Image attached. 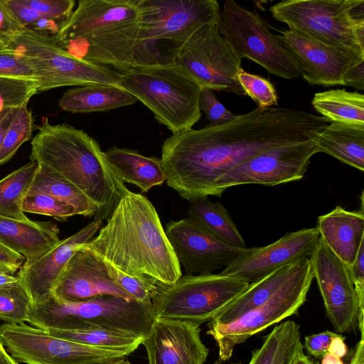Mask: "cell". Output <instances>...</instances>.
<instances>
[{
  "mask_svg": "<svg viewBox=\"0 0 364 364\" xmlns=\"http://www.w3.org/2000/svg\"><path fill=\"white\" fill-rule=\"evenodd\" d=\"M51 294L63 302H79L102 295L134 299L110 277L104 263L83 249L70 259Z\"/></svg>",
  "mask_w": 364,
  "mask_h": 364,
  "instance_id": "21",
  "label": "cell"
},
{
  "mask_svg": "<svg viewBox=\"0 0 364 364\" xmlns=\"http://www.w3.org/2000/svg\"><path fill=\"white\" fill-rule=\"evenodd\" d=\"M155 318L152 303L112 295L63 302L50 294L43 301L31 304L27 322L45 331L103 328L144 337Z\"/></svg>",
  "mask_w": 364,
  "mask_h": 364,
  "instance_id": "6",
  "label": "cell"
},
{
  "mask_svg": "<svg viewBox=\"0 0 364 364\" xmlns=\"http://www.w3.org/2000/svg\"><path fill=\"white\" fill-rule=\"evenodd\" d=\"M337 334L330 331H325L307 336L304 338L303 346L310 355L315 358H321L327 353L332 338Z\"/></svg>",
  "mask_w": 364,
  "mask_h": 364,
  "instance_id": "46",
  "label": "cell"
},
{
  "mask_svg": "<svg viewBox=\"0 0 364 364\" xmlns=\"http://www.w3.org/2000/svg\"><path fill=\"white\" fill-rule=\"evenodd\" d=\"M321 358V364H344L341 358L329 353H326Z\"/></svg>",
  "mask_w": 364,
  "mask_h": 364,
  "instance_id": "56",
  "label": "cell"
},
{
  "mask_svg": "<svg viewBox=\"0 0 364 364\" xmlns=\"http://www.w3.org/2000/svg\"><path fill=\"white\" fill-rule=\"evenodd\" d=\"M4 5L23 28L55 36L61 26L43 17L22 0H2Z\"/></svg>",
  "mask_w": 364,
  "mask_h": 364,
  "instance_id": "38",
  "label": "cell"
},
{
  "mask_svg": "<svg viewBox=\"0 0 364 364\" xmlns=\"http://www.w3.org/2000/svg\"><path fill=\"white\" fill-rule=\"evenodd\" d=\"M343 85L364 90V60L350 68L343 76Z\"/></svg>",
  "mask_w": 364,
  "mask_h": 364,
  "instance_id": "49",
  "label": "cell"
},
{
  "mask_svg": "<svg viewBox=\"0 0 364 364\" xmlns=\"http://www.w3.org/2000/svg\"><path fill=\"white\" fill-rule=\"evenodd\" d=\"M0 364H18V361L9 355L0 341Z\"/></svg>",
  "mask_w": 364,
  "mask_h": 364,
  "instance_id": "54",
  "label": "cell"
},
{
  "mask_svg": "<svg viewBox=\"0 0 364 364\" xmlns=\"http://www.w3.org/2000/svg\"><path fill=\"white\" fill-rule=\"evenodd\" d=\"M22 210L23 213L51 216L60 221H65L75 215L71 206L43 193H28L23 201Z\"/></svg>",
  "mask_w": 364,
  "mask_h": 364,
  "instance_id": "39",
  "label": "cell"
},
{
  "mask_svg": "<svg viewBox=\"0 0 364 364\" xmlns=\"http://www.w3.org/2000/svg\"><path fill=\"white\" fill-rule=\"evenodd\" d=\"M24 262L23 257L0 243V274H14Z\"/></svg>",
  "mask_w": 364,
  "mask_h": 364,
  "instance_id": "48",
  "label": "cell"
},
{
  "mask_svg": "<svg viewBox=\"0 0 364 364\" xmlns=\"http://www.w3.org/2000/svg\"><path fill=\"white\" fill-rule=\"evenodd\" d=\"M37 92L34 80L0 77V112L28 105Z\"/></svg>",
  "mask_w": 364,
  "mask_h": 364,
  "instance_id": "36",
  "label": "cell"
},
{
  "mask_svg": "<svg viewBox=\"0 0 364 364\" xmlns=\"http://www.w3.org/2000/svg\"><path fill=\"white\" fill-rule=\"evenodd\" d=\"M309 258L334 329L341 333L354 331L364 309L360 307L349 267L321 238Z\"/></svg>",
  "mask_w": 364,
  "mask_h": 364,
  "instance_id": "16",
  "label": "cell"
},
{
  "mask_svg": "<svg viewBox=\"0 0 364 364\" xmlns=\"http://www.w3.org/2000/svg\"><path fill=\"white\" fill-rule=\"evenodd\" d=\"M112 364H131L130 362L126 359H124L122 360H120L119 362H116Z\"/></svg>",
  "mask_w": 364,
  "mask_h": 364,
  "instance_id": "58",
  "label": "cell"
},
{
  "mask_svg": "<svg viewBox=\"0 0 364 364\" xmlns=\"http://www.w3.org/2000/svg\"><path fill=\"white\" fill-rule=\"evenodd\" d=\"M313 140L318 152L364 171V124L333 122Z\"/></svg>",
  "mask_w": 364,
  "mask_h": 364,
  "instance_id": "26",
  "label": "cell"
},
{
  "mask_svg": "<svg viewBox=\"0 0 364 364\" xmlns=\"http://www.w3.org/2000/svg\"><path fill=\"white\" fill-rule=\"evenodd\" d=\"M200 325L156 318L141 344L149 364H204L209 354L203 343Z\"/></svg>",
  "mask_w": 364,
  "mask_h": 364,
  "instance_id": "20",
  "label": "cell"
},
{
  "mask_svg": "<svg viewBox=\"0 0 364 364\" xmlns=\"http://www.w3.org/2000/svg\"><path fill=\"white\" fill-rule=\"evenodd\" d=\"M164 230L186 274L224 269L249 249L225 244L188 217L169 221Z\"/></svg>",
  "mask_w": 364,
  "mask_h": 364,
  "instance_id": "17",
  "label": "cell"
},
{
  "mask_svg": "<svg viewBox=\"0 0 364 364\" xmlns=\"http://www.w3.org/2000/svg\"><path fill=\"white\" fill-rule=\"evenodd\" d=\"M269 10L289 30L364 60L363 0H284Z\"/></svg>",
  "mask_w": 364,
  "mask_h": 364,
  "instance_id": "8",
  "label": "cell"
},
{
  "mask_svg": "<svg viewBox=\"0 0 364 364\" xmlns=\"http://www.w3.org/2000/svg\"><path fill=\"white\" fill-rule=\"evenodd\" d=\"M249 285L242 278L220 272L185 274L171 285H162L151 303L156 318L200 325L211 321Z\"/></svg>",
  "mask_w": 364,
  "mask_h": 364,
  "instance_id": "10",
  "label": "cell"
},
{
  "mask_svg": "<svg viewBox=\"0 0 364 364\" xmlns=\"http://www.w3.org/2000/svg\"><path fill=\"white\" fill-rule=\"evenodd\" d=\"M138 6L134 68L173 64L193 35L220 14L215 0H138Z\"/></svg>",
  "mask_w": 364,
  "mask_h": 364,
  "instance_id": "5",
  "label": "cell"
},
{
  "mask_svg": "<svg viewBox=\"0 0 364 364\" xmlns=\"http://www.w3.org/2000/svg\"><path fill=\"white\" fill-rule=\"evenodd\" d=\"M38 170V164L30 161L0 180V216L18 220L29 219L22 207Z\"/></svg>",
  "mask_w": 364,
  "mask_h": 364,
  "instance_id": "31",
  "label": "cell"
},
{
  "mask_svg": "<svg viewBox=\"0 0 364 364\" xmlns=\"http://www.w3.org/2000/svg\"><path fill=\"white\" fill-rule=\"evenodd\" d=\"M345 336L337 334L332 338L330 345L328 346L327 353H329L339 358H342L347 354V346L344 341Z\"/></svg>",
  "mask_w": 364,
  "mask_h": 364,
  "instance_id": "51",
  "label": "cell"
},
{
  "mask_svg": "<svg viewBox=\"0 0 364 364\" xmlns=\"http://www.w3.org/2000/svg\"><path fill=\"white\" fill-rule=\"evenodd\" d=\"M320 239L316 227L288 232L269 245L249 247L220 273L237 277L252 284L277 269L309 257Z\"/></svg>",
  "mask_w": 364,
  "mask_h": 364,
  "instance_id": "18",
  "label": "cell"
},
{
  "mask_svg": "<svg viewBox=\"0 0 364 364\" xmlns=\"http://www.w3.org/2000/svg\"><path fill=\"white\" fill-rule=\"evenodd\" d=\"M217 23L207 24L197 31L173 63L202 88L246 95L237 80L242 59L220 33Z\"/></svg>",
  "mask_w": 364,
  "mask_h": 364,
  "instance_id": "14",
  "label": "cell"
},
{
  "mask_svg": "<svg viewBox=\"0 0 364 364\" xmlns=\"http://www.w3.org/2000/svg\"><path fill=\"white\" fill-rule=\"evenodd\" d=\"M314 279L309 258L300 261L291 277L263 304L222 323L209 321L207 333L215 340L219 358L226 361L235 347L282 320L296 314L306 301Z\"/></svg>",
  "mask_w": 364,
  "mask_h": 364,
  "instance_id": "11",
  "label": "cell"
},
{
  "mask_svg": "<svg viewBox=\"0 0 364 364\" xmlns=\"http://www.w3.org/2000/svg\"><path fill=\"white\" fill-rule=\"evenodd\" d=\"M30 161L82 192L97 208L94 220H107L127 188L97 141L69 124H51L46 119L31 141Z\"/></svg>",
  "mask_w": 364,
  "mask_h": 364,
  "instance_id": "3",
  "label": "cell"
},
{
  "mask_svg": "<svg viewBox=\"0 0 364 364\" xmlns=\"http://www.w3.org/2000/svg\"><path fill=\"white\" fill-rule=\"evenodd\" d=\"M139 27L138 0H80L54 36L73 56L122 73L134 68Z\"/></svg>",
  "mask_w": 364,
  "mask_h": 364,
  "instance_id": "4",
  "label": "cell"
},
{
  "mask_svg": "<svg viewBox=\"0 0 364 364\" xmlns=\"http://www.w3.org/2000/svg\"><path fill=\"white\" fill-rule=\"evenodd\" d=\"M21 29H23L21 26L6 8L2 0H0V35L6 41V38L9 33Z\"/></svg>",
  "mask_w": 364,
  "mask_h": 364,
  "instance_id": "50",
  "label": "cell"
},
{
  "mask_svg": "<svg viewBox=\"0 0 364 364\" xmlns=\"http://www.w3.org/2000/svg\"><path fill=\"white\" fill-rule=\"evenodd\" d=\"M276 36L296 63L301 76L313 85H343L345 73L364 60L290 30Z\"/></svg>",
  "mask_w": 364,
  "mask_h": 364,
  "instance_id": "19",
  "label": "cell"
},
{
  "mask_svg": "<svg viewBox=\"0 0 364 364\" xmlns=\"http://www.w3.org/2000/svg\"><path fill=\"white\" fill-rule=\"evenodd\" d=\"M102 225L103 221L94 220L76 233L60 240L36 261L22 264L17 276L26 289L31 304L43 301L52 294L70 259L82 245L94 237Z\"/></svg>",
  "mask_w": 364,
  "mask_h": 364,
  "instance_id": "22",
  "label": "cell"
},
{
  "mask_svg": "<svg viewBox=\"0 0 364 364\" xmlns=\"http://www.w3.org/2000/svg\"><path fill=\"white\" fill-rule=\"evenodd\" d=\"M103 154L111 170L122 181L136 186L143 193L166 181L160 158L117 146L108 149Z\"/></svg>",
  "mask_w": 364,
  "mask_h": 364,
  "instance_id": "25",
  "label": "cell"
},
{
  "mask_svg": "<svg viewBox=\"0 0 364 364\" xmlns=\"http://www.w3.org/2000/svg\"><path fill=\"white\" fill-rule=\"evenodd\" d=\"M137 100L113 85H90L70 89L58 101L59 107L71 113L106 112L133 105Z\"/></svg>",
  "mask_w": 364,
  "mask_h": 364,
  "instance_id": "27",
  "label": "cell"
},
{
  "mask_svg": "<svg viewBox=\"0 0 364 364\" xmlns=\"http://www.w3.org/2000/svg\"><path fill=\"white\" fill-rule=\"evenodd\" d=\"M0 77L36 80L26 61L6 43L0 44Z\"/></svg>",
  "mask_w": 364,
  "mask_h": 364,
  "instance_id": "42",
  "label": "cell"
},
{
  "mask_svg": "<svg viewBox=\"0 0 364 364\" xmlns=\"http://www.w3.org/2000/svg\"><path fill=\"white\" fill-rule=\"evenodd\" d=\"M9 110L10 109H7V110L0 112V122L2 121V119L4 118V117L6 115V114L9 112Z\"/></svg>",
  "mask_w": 364,
  "mask_h": 364,
  "instance_id": "57",
  "label": "cell"
},
{
  "mask_svg": "<svg viewBox=\"0 0 364 364\" xmlns=\"http://www.w3.org/2000/svg\"><path fill=\"white\" fill-rule=\"evenodd\" d=\"M213 364H220V363L219 362H215Z\"/></svg>",
  "mask_w": 364,
  "mask_h": 364,
  "instance_id": "61",
  "label": "cell"
},
{
  "mask_svg": "<svg viewBox=\"0 0 364 364\" xmlns=\"http://www.w3.org/2000/svg\"><path fill=\"white\" fill-rule=\"evenodd\" d=\"M290 364H318L304 353L301 341L298 344Z\"/></svg>",
  "mask_w": 364,
  "mask_h": 364,
  "instance_id": "52",
  "label": "cell"
},
{
  "mask_svg": "<svg viewBox=\"0 0 364 364\" xmlns=\"http://www.w3.org/2000/svg\"><path fill=\"white\" fill-rule=\"evenodd\" d=\"M331 122L287 107H257L217 126L172 134L161 146L168 186L191 203L215 196L229 171L272 148L314 139Z\"/></svg>",
  "mask_w": 364,
  "mask_h": 364,
  "instance_id": "1",
  "label": "cell"
},
{
  "mask_svg": "<svg viewBox=\"0 0 364 364\" xmlns=\"http://www.w3.org/2000/svg\"><path fill=\"white\" fill-rule=\"evenodd\" d=\"M17 275L9 274H0V287L19 281Z\"/></svg>",
  "mask_w": 364,
  "mask_h": 364,
  "instance_id": "55",
  "label": "cell"
},
{
  "mask_svg": "<svg viewBox=\"0 0 364 364\" xmlns=\"http://www.w3.org/2000/svg\"><path fill=\"white\" fill-rule=\"evenodd\" d=\"M31 306L29 295L20 280L0 287L1 321L6 323H24L28 321Z\"/></svg>",
  "mask_w": 364,
  "mask_h": 364,
  "instance_id": "34",
  "label": "cell"
},
{
  "mask_svg": "<svg viewBox=\"0 0 364 364\" xmlns=\"http://www.w3.org/2000/svg\"><path fill=\"white\" fill-rule=\"evenodd\" d=\"M0 341L14 358L26 364H112L129 355L58 338L25 323L0 325Z\"/></svg>",
  "mask_w": 364,
  "mask_h": 364,
  "instance_id": "13",
  "label": "cell"
},
{
  "mask_svg": "<svg viewBox=\"0 0 364 364\" xmlns=\"http://www.w3.org/2000/svg\"><path fill=\"white\" fill-rule=\"evenodd\" d=\"M60 230L52 221L18 220L0 216V243L31 264L60 240Z\"/></svg>",
  "mask_w": 364,
  "mask_h": 364,
  "instance_id": "24",
  "label": "cell"
},
{
  "mask_svg": "<svg viewBox=\"0 0 364 364\" xmlns=\"http://www.w3.org/2000/svg\"><path fill=\"white\" fill-rule=\"evenodd\" d=\"M6 45L30 67L38 92L66 86L117 85L119 79V72L70 54L50 34L23 28L9 33Z\"/></svg>",
  "mask_w": 364,
  "mask_h": 364,
  "instance_id": "9",
  "label": "cell"
},
{
  "mask_svg": "<svg viewBox=\"0 0 364 364\" xmlns=\"http://www.w3.org/2000/svg\"><path fill=\"white\" fill-rule=\"evenodd\" d=\"M230 364H241L240 363H230Z\"/></svg>",
  "mask_w": 364,
  "mask_h": 364,
  "instance_id": "60",
  "label": "cell"
},
{
  "mask_svg": "<svg viewBox=\"0 0 364 364\" xmlns=\"http://www.w3.org/2000/svg\"><path fill=\"white\" fill-rule=\"evenodd\" d=\"M28 193H43L53 196L71 206L75 215L92 217L97 210L96 205L76 186L39 166Z\"/></svg>",
  "mask_w": 364,
  "mask_h": 364,
  "instance_id": "33",
  "label": "cell"
},
{
  "mask_svg": "<svg viewBox=\"0 0 364 364\" xmlns=\"http://www.w3.org/2000/svg\"><path fill=\"white\" fill-rule=\"evenodd\" d=\"M199 107L205 113L209 124L227 123L236 117L218 100L213 90L203 87L199 96Z\"/></svg>",
  "mask_w": 364,
  "mask_h": 364,
  "instance_id": "43",
  "label": "cell"
},
{
  "mask_svg": "<svg viewBox=\"0 0 364 364\" xmlns=\"http://www.w3.org/2000/svg\"><path fill=\"white\" fill-rule=\"evenodd\" d=\"M301 341L300 326L294 321H286L285 329L272 364H290Z\"/></svg>",
  "mask_w": 364,
  "mask_h": 364,
  "instance_id": "44",
  "label": "cell"
},
{
  "mask_svg": "<svg viewBox=\"0 0 364 364\" xmlns=\"http://www.w3.org/2000/svg\"><path fill=\"white\" fill-rule=\"evenodd\" d=\"M318 152L312 139L266 150L226 173L215 184V196L240 185L272 186L301 180L311 158Z\"/></svg>",
  "mask_w": 364,
  "mask_h": 364,
  "instance_id": "15",
  "label": "cell"
},
{
  "mask_svg": "<svg viewBox=\"0 0 364 364\" xmlns=\"http://www.w3.org/2000/svg\"><path fill=\"white\" fill-rule=\"evenodd\" d=\"M359 210L349 211L336 206L318 218L316 229L331 250L348 267L364 242L363 192Z\"/></svg>",
  "mask_w": 364,
  "mask_h": 364,
  "instance_id": "23",
  "label": "cell"
},
{
  "mask_svg": "<svg viewBox=\"0 0 364 364\" xmlns=\"http://www.w3.org/2000/svg\"><path fill=\"white\" fill-rule=\"evenodd\" d=\"M117 85L139 100L172 134L193 129L200 117L202 87L174 63L119 73Z\"/></svg>",
  "mask_w": 364,
  "mask_h": 364,
  "instance_id": "7",
  "label": "cell"
},
{
  "mask_svg": "<svg viewBox=\"0 0 364 364\" xmlns=\"http://www.w3.org/2000/svg\"><path fill=\"white\" fill-rule=\"evenodd\" d=\"M33 118L27 105L20 107L4 137L0 149V166L9 161L19 147L32 136Z\"/></svg>",
  "mask_w": 364,
  "mask_h": 364,
  "instance_id": "35",
  "label": "cell"
},
{
  "mask_svg": "<svg viewBox=\"0 0 364 364\" xmlns=\"http://www.w3.org/2000/svg\"><path fill=\"white\" fill-rule=\"evenodd\" d=\"M237 80L245 95L255 100L259 107L267 108L278 105L276 90L269 80L242 68L238 73Z\"/></svg>",
  "mask_w": 364,
  "mask_h": 364,
  "instance_id": "40",
  "label": "cell"
},
{
  "mask_svg": "<svg viewBox=\"0 0 364 364\" xmlns=\"http://www.w3.org/2000/svg\"><path fill=\"white\" fill-rule=\"evenodd\" d=\"M106 221L79 249L121 273L149 277L164 285L182 276L158 213L146 196L127 188Z\"/></svg>",
  "mask_w": 364,
  "mask_h": 364,
  "instance_id": "2",
  "label": "cell"
},
{
  "mask_svg": "<svg viewBox=\"0 0 364 364\" xmlns=\"http://www.w3.org/2000/svg\"><path fill=\"white\" fill-rule=\"evenodd\" d=\"M286 326V321L274 326L264 338L262 345L252 351L248 364H272L281 338Z\"/></svg>",
  "mask_w": 364,
  "mask_h": 364,
  "instance_id": "45",
  "label": "cell"
},
{
  "mask_svg": "<svg viewBox=\"0 0 364 364\" xmlns=\"http://www.w3.org/2000/svg\"><path fill=\"white\" fill-rule=\"evenodd\" d=\"M349 269L360 307L364 309V242L360 245L355 259Z\"/></svg>",
  "mask_w": 364,
  "mask_h": 364,
  "instance_id": "47",
  "label": "cell"
},
{
  "mask_svg": "<svg viewBox=\"0 0 364 364\" xmlns=\"http://www.w3.org/2000/svg\"><path fill=\"white\" fill-rule=\"evenodd\" d=\"M46 331L58 338L98 348L123 351L129 355L139 348L144 338L129 332L103 328L77 331L49 329Z\"/></svg>",
  "mask_w": 364,
  "mask_h": 364,
  "instance_id": "32",
  "label": "cell"
},
{
  "mask_svg": "<svg viewBox=\"0 0 364 364\" xmlns=\"http://www.w3.org/2000/svg\"><path fill=\"white\" fill-rule=\"evenodd\" d=\"M188 218L208 232L230 246L246 247L245 242L225 208L219 202L208 198L191 203Z\"/></svg>",
  "mask_w": 364,
  "mask_h": 364,
  "instance_id": "30",
  "label": "cell"
},
{
  "mask_svg": "<svg viewBox=\"0 0 364 364\" xmlns=\"http://www.w3.org/2000/svg\"><path fill=\"white\" fill-rule=\"evenodd\" d=\"M301 260L277 269L262 279L250 284L240 296L210 321L215 323L231 321L263 304L291 277Z\"/></svg>",
  "mask_w": 364,
  "mask_h": 364,
  "instance_id": "28",
  "label": "cell"
},
{
  "mask_svg": "<svg viewBox=\"0 0 364 364\" xmlns=\"http://www.w3.org/2000/svg\"><path fill=\"white\" fill-rule=\"evenodd\" d=\"M6 43L5 38L0 35V44Z\"/></svg>",
  "mask_w": 364,
  "mask_h": 364,
  "instance_id": "59",
  "label": "cell"
},
{
  "mask_svg": "<svg viewBox=\"0 0 364 364\" xmlns=\"http://www.w3.org/2000/svg\"><path fill=\"white\" fill-rule=\"evenodd\" d=\"M18 109L19 108L10 109L2 119V121L0 122V149L7 129L14 118L15 115L16 114Z\"/></svg>",
  "mask_w": 364,
  "mask_h": 364,
  "instance_id": "53",
  "label": "cell"
},
{
  "mask_svg": "<svg viewBox=\"0 0 364 364\" xmlns=\"http://www.w3.org/2000/svg\"><path fill=\"white\" fill-rule=\"evenodd\" d=\"M311 105L331 122L364 124V95L357 91L336 89L317 92Z\"/></svg>",
  "mask_w": 364,
  "mask_h": 364,
  "instance_id": "29",
  "label": "cell"
},
{
  "mask_svg": "<svg viewBox=\"0 0 364 364\" xmlns=\"http://www.w3.org/2000/svg\"><path fill=\"white\" fill-rule=\"evenodd\" d=\"M220 33L242 59L248 58L270 73L287 80L301 77L296 63L257 12L227 0L217 23Z\"/></svg>",
  "mask_w": 364,
  "mask_h": 364,
  "instance_id": "12",
  "label": "cell"
},
{
  "mask_svg": "<svg viewBox=\"0 0 364 364\" xmlns=\"http://www.w3.org/2000/svg\"><path fill=\"white\" fill-rule=\"evenodd\" d=\"M46 18L62 26L70 17L75 4L74 0H22Z\"/></svg>",
  "mask_w": 364,
  "mask_h": 364,
  "instance_id": "41",
  "label": "cell"
},
{
  "mask_svg": "<svg viewBox=\"0 0 364 364\" xmlns=\"http://www.w3.org/2000/svg\"><path fill=\"white\" fill-rule=\"evenodd\" d=\"M110 277L114 282L131 296L141 303H151L162 285L149 277H133L121 273L112 267L105 264Z\"/></svg>",
  "mask_w": 364,
  "mask_h": 364,
  "instance_id": "37",
  "label": "cell"
}]
</instances>
